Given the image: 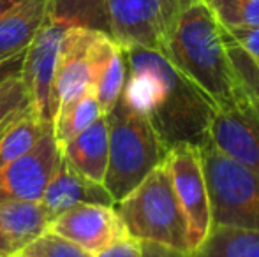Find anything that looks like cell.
Returning a JSON list of instances; mask_svg holds the SVG:
<instances>
[{"label": "cell", "mask_w": 259, "mask_h": 257, "mask_svg": "<svg viewBox=\"0 0 259 257\" xmlns=\"http://www.w3.org/2000/svg\"><path fill=\"white\" fill-rule=\"evenodd\" d=\"M60 161L62 150L52 129L21 157L0 168V202H39Z\"/></svg>", "instance_id": "obj_10"}, {"label": "cell", "mask_w": 259, "mask_h": 257, "mask_svg": "<svg viewBox=\"0 0 259 257\" xmlns=\"http://www.w3.org/2000/svg\"><path fill=\"white\" fill-rule=\"evenodd\" d=\"M103 115L104 113L94 92H87L85 95L78 97L72 102L58 108L53 118V136L58 146L65 144L81 130L90 127Z\"/></svg>", "instance_id": "obj_19"}, {"label": "cell", "mask_w": 259, "mask_h": 257, "mask_svg": "<svg viewBox=\"0 0 259 257\" xmlns=\"http://www.w3.org/2000/svg\"><path fill=\"white\" fill-rule=\"evenodd\" d=\"M62 159L97 183H103L108 168V122L106 115L60 146Z\"/></svg>", "instance_id": "obj_15"}, {"label": "cell", "mask_w": 259, "mask_h": 257, "mask_svg": "<svg viewBox=\"0 0 259 257\" xmlns=\"http://www.w3.org/2000/svg\"><path fill=\"white\" fill-rule=\"evenodd\" d=\"M39 202L45 206L50 219H55L60 213L67 212L69 208L76 204H83V202L115 206L111 195L108 194L103 183L89 180L81 173L72 169L64 159L58 164L57 171H55L53 178L50 180Z\"/></svg>", "instance_id": "obj_13"}, {"label": "cell", "mask_w": 259, "mask_h": 257, "mask_svg": "<svg viewBox=\"0 0 259 257\" xmlns=\"http://www.w3.org/2000/svg\"><path fill=\"white\" fill-rule=\"evenodd\" d=\"M118 48L111 35L90 28L72 27L64 34L55 72L57 110L87 92H94L97 79Z\"/></svg>", "instance_id": "obj_6"}, {"label": "cell", "mask_w": 259, "mask_h": 257, "mask_svg": "<svg viewBox=\"0 0 259 257\" xmlns=\"http://www.w3.org/2000/svg\"><path fill=\"white\" fill-rule=\"evenodd\" d=\"M141 257H191L189 252H182L177 248L166 247V245L152 243V241H140Z\"/></svg>", "instance_id": "obj_27"}, {"label": "cell", "mask_w": 259, "mask_h": 257, "mask_svg": "<svg viewBox=\"0 0 259 257\" xmlns=\"http://www.w3.org/2000/svg\"><path fill=\"white\" fill-rule=\"evenodd\" d=\"M18 2H21V0H0V18H2L9 9H13Z\"/></svg>", "instance_id": "obj_29"}, {"label": "cell", "mask_w": 259, "mask_h": 257, "mask_svg": "<svg viewBox=\"0 0 259 257\" xmlns=\"http://www.w3.org/2000/svg\"><path fill=\"white\" fill-rule=\"evenodd\" d=\"M20 254H25L28 257H94V254L87 252L79 245L72 243L71 240L50 229L39 234Z\"/></svg>", "instance_id": "obj_23"}, {"label": "cell", "mask_w": 259, "mask_h": 257, "mask_svg": "<svg viewBox=\"0 0 259 257\" xmlns=\"http://www.w3.org/2000/svg\"><path fill=\"white\" fill-rule=\"evenodd\" d=\"M13 257H28V255H25V254H16V255H13Z\"/></svg>", "instance_id": "obj_31"}, {"label": "cell", "mask_w": 259, "mask_h": 257, "mask_svg": "<svg viewBox=\"0 0 259 257\" xmlns=\"http://www.w3.org/2000/svg\"><path fill=\"white\" fill-rule=\"evenodd\" d=\"M25 53L27 52H21V53H18V55L9 57V59L0 60V83L6 81V79H9V78H14V76L21 74Z\"/></svg>", "instance_id": "obj_28"}, {"label": "cell", "mask_w": 259, "mask_h": 257, "mask_svg": "<svg viewBox=\"0 0 259 257\" xmlns=\"http://www.w3.org/2000/svg\"><path fill=\"white\" fill-rule=\"evenodd\" d=\"M30 104L28 92L21 76H14L0 83V124Z\"/></svg>", "instance_id": "obj_24"}, {"label": "cell", "mask_w": 259, "mask_h": 257, "mask_svg": "<svg viewBox=\"0 0 259 257\" xmlns=\"http://www.w3.org/2000/svg\"><path fill=\"white\" fill-rule=\"evenodd\" d=\"M164 166L167 168L173 189L184 208L189 224L191 248L194 250L211 227L210 199L199 148L191 143L175 144L166 151Z\"/></svg>", "instance_id": "obj_8"}, {"label": "cell", "mask_w": 259, "mask_h": 257, "mask_svg": "<svg viewBox=\"0 0 259 257\" xmlns=\"http://www.w3.org/2000/svg\"><path fill=\"white\" fill-rule=\"evenodd\" d=\"M50 231L71 240L96 255L115 241L129 236L115 206L76 204L50 220Z\"/></svg>", "instance_id": "obj_11"}, {"label": "cell", "mask_w": 259, "mask_h": 257, "mask_svg": "<svg viewBox=\"0 0 259 257\" xmlns=\"http://www.w3.org/2000/svg\"><path fill=\"white\" fill-rule=\"evenodd\" d=\"M228 32L256 62H259V27L238 28V30H228Z\"/></svg>", "instance_id": "obj_26"}, {"label": "cell", "mask_w": 259, "mask_h": 257, "mask_svg": "<svg viewBox=\"0 0 259 257\" xmlns=\"http://www.w3.org/2000/svg\"><path fill=\"white\" fill-rule=\"evenodd\" d=\"M109 35L120 48L162 52L184 7L175 0H104Z\"/></svg>", "instance_id": "obj_7"}, {"label": "cell", "mask_w": 259, "mask_h": 257, "mask_svg": "<svg viewBox=\"0 0 259 257\" xmlns=\"http://www.w3.org/2000/svg\"><path fill=\"white\" fill-rule=\"evenodd\" d=\"M208 139L242 164L259 173V110L250 104L215 110Z\"/></svg>", "instance_id": "obj_12"}, {"label": "cell", "mask_w": 259, "mask_h": 257, "mask_svg": "<svg viewBox=\"0 0 259 257\" xmlns=\"http://www.w3.org/2000/svg\"><path fill=\"white\" fill-rule=\"evenodd\" d=\"M50 0H21L0 18V60L27 52L46 21Z\"/></svg>", "instance_id": "obj_16"}, {"label": "cell", "mask_w": 259, "mask_h": 257, "mask_svg": "<svg viewBox=\"0 0 259 257\" xmlns=\"http://www.w3.org/2000/svg\"><path fill=\"white\" fill-rule=\"evenodd\" d=\"M50 215L41 202H0V257H13L42 234L50 226Z\"/></svg>", "instance_id": "obj_14"}, {"label": "cell", "mask_w": 259, "mask_h": 257, "mask_svg": "<svg viewBox=\"0 0 259 257\" xmlns=\"http://www.w3.org/2000/svg\"><path fill=\"white\" fill-rule=\"evenodd\" d=\"M198 148L210 199L211 227L259 231V173L210 139Z\"/></svg>", "instance_id": "obj_5"}, {"label": "cell", "mask_w": 259, "mask_h": 257, "mask_svg": "<svg viewBox=\"0 0 259 257\" xmlns=\"http://www.w3.org/2000/svg\"><path fill=\"white\" fill-rule=\"evenodd\" d=\"M53 125L45 122L28 104L0 124V168L28 151Z\"/></svg>", "instance_id": "obj_17"}, {"label": "cell", "mask_w": 259, "mask_h": 257, "mask_svg": "<svg viewBox=\"0 0 259 257\" xmlns=\"http://www.w3.org/2000/svg\"><path fill=\"white\" fill-rule=\"evenodd\" d=\"M108 122V168L103 180L113 202L129 195L164 162L166 146L145 115L120 99L106 115Z\"/></svg>", "instance_id": "obj_3"}, {"label": "cell", "mask_w": 259, "mask_h": 257, "mask_svg": "<svg viewBox=\"0 0 259 257\" xmlns=\"http://www.w3.org/2000/svg\"><path fill=\"white\" fill-rule=\"evenodd\" d=\"M191 257H259V231L210 227Z\"/></svg>", "instance_id": "obj_18"}, {"label": "cell", "mask_w": 259, "mask_h": 257, "mask_svg": "<svg viewBox=\"0 0 259 257\" xmlns=\"http://www.w3.org/2000/svg\"><path fill=\"white\" fill-rule=\"evenodd\" d=\"M175 2H178L182 7H187L189 4H191V2H194V0H175Z\"/></svg>", "instance_id": "obj_30"}, {"label": "cell", "mask_w": 259, "mask_h": 257, "mask_svg": "<svg viewBox=\"0 0 259 257\" xmlns=\"http://www.w3.org/2000/svg\"><path fill=\"white\" fill-rule=\"evenodd\" d=\"M65 21L46 14V21L37 32L32 44L27 48L21 67V79L28 92L30 104L45 122L53 125L57 113V99H55V72L57 59L64 34L69 30Z\"/></svg>", "instance_id": "obj_9"}, {"label": "cell", "mask_w": 259, "mask_h": 257, "mask_svg": "<svg viewBox=\"0 0 259 257\" xmlns=\"http://www.w3.org/2000/svg\"><path fill=\"white\" fill-rule=\"evenodd\" d=\"M160 53L213 104L215 110L247 104L235 65L228 55L224 28L203 0H194L182 9L171 25Z\"/></svg>", "instance_id": "obj_2"}, {"label": "cell", "mask_w": 259, "mask_h": 257, "mask_svg": "<svg viewBox=\"0 0 259 257\" xmlns=\"http://www.w3.org/2000/svg\"><path fill=\"white\" fill-rule=\"evenodd\" d=\"M48 14L65 21L69 27L90 28L109 35L104 0H50Z\"/></svg>", "instance_id": "obj_20"}, {"label": "cell", "mask_w": 259, "mask_h": 257, "mask_svg": "<svg viewBox=\"0 0 259 257\" xmlns=\"http://www.w3.org/2000/svg\"><path fill=\"white\" fill-rule=\"evenodd\" d=\"M127 76L122 99L148 118L166 150L208 141L215 106L160 52L122 48Z\"/></svg>", "instance_id": "obj_1"}, {"label": "cell", "mask_w": 259, "mask_h": 257, "mask_svg": "<svg viewBox=\"0 0 259 257\" xmlns=\"http://www.w3.org/2000/svg\"><path fill=\"white\" fill-rule=\"evenodd\" d=\"M94 257H141V243L134 238L125 236L104 250L97 252Z\"/></svg>", "instance_id": "obj_25"}, {"label": "cell", "mask_w": 259, "mask_h": 257, "mask_svg": "<svg viewBox=\"0 0 259 257\" xmlns=\"http://www.w3.org/2000/svg\"><path fill=\"white\" fill-rule=\"evenodd\" d=\"M115 210L131 238L191 254L189 224L164 162L116 202Z\"/></svg>", "instance_id": "obj_4"}, {"label": "cell", "mask_w": 259, "mask_h": 257, "mask_svg": "<svg viewBox=\"0 0 259 257\" xmlns=\"http://www.w3.org/2000/svg\"><path fill=\"white\" fill-rule=\"evenodd\" d=\"M226 30L259 27V0H203Z\"/></svg>", "instance_id": "obj_21"}, {"label": "cell", "mask_w": 259, "mask_h": 257, "mask_svg": "<svg viewBox=\"0 0 259 257\" xmlns=\"http://www.w3.org/2000/svg\"><path fill=\"white\" fill-rule=\"evenodd\" d=\"M125 76H127L125 55H123V49L118 46L113 52L111 59L108 60L106 67L101 72L99 79H97L96 86H94L96 99L104 115H108L113 110L116 100L122 95L123 85H125Z\"/></svg>", "instance_id": "obj_22"}, {"label": "cell", "mask_w": 259, "mask_h": 257, "mask_svg": "<svg viewBox=\"0 0 259 257\" xmlns=\"http://www.w3.org/2000/svg\"><path fill=\"white\" fill-rule=\"evenodd\" d=\"M257 65H259V62H257Z\"/></svg>", "instance_id": "obj_32"}]
</instances>
